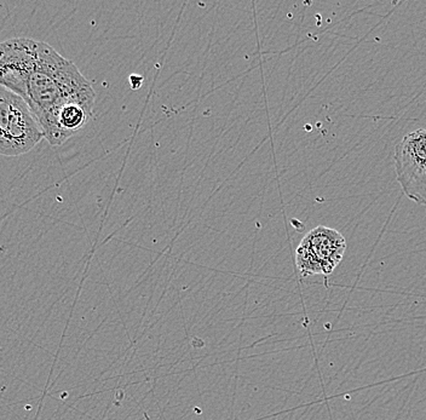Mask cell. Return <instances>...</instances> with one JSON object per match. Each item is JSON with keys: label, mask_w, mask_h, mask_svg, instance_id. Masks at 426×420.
Returning a JSON list of instances; mask_svg holds the SVG:
<instances>
[{"label": "cell", "mask_w": 426, "mask_h": 420, "mask_svg": "<svg viewBox=\"0 0 426 420\" xmlns=\"http://www.w3.org/2000/svg\"><path fill=\"white\" fill-rule=\"evenodd\" d=\"M21 97L28 103L45 139L57 143L56 120L66 105H82L94 110L96 94L77 66L48 44L39 42L38 58L24 84Z\"/></svg>", "instance_id": "6da1fadb"}, {"label": "cell", "mask_w": 426, "mask_h": 420, "mask_svg": "<svg viewBox=\"0 0 426 420\" xmlns=\"http://www.w3.org/2000/svg\"><path fill=\"white\" fill-rule=\"evenodd\" d=\"M39 40L14 38L0 42V86L22 95L38 58Z\"/></svg>", "instance_id": "277c9868"}, {"label": "cell", "mask_w": 426, "mask_h": 420, "mask_svg": "<svg viewBox=\"0 0 426 420\" xmlns=\"http://www.w3.org/2000/svg\"><path fill=\"white\" fill-rule=\"evenodd\" d=\"M43 139V129L28 103L0 86V155H24Z\"/></svg>", "instance_id": "7a4b0ae2"}, {"label": "cell", "mask_w": 426, "mask_h": 420, "mask_svg": "<svg viewBox=\"0 0 426 420\" xmlns=\"http://www.w3.org/2000/svg\"><path fill=\"white\" fill-rule=\"evenodd\" d=\"M395 170L403 194L419 205L426 206V160L395 164Z\"/></svg>", "instance_id": "5b68a950"}, {"label": "cell", "mask_w": 426, "mask_h": 420, "mask_svg": "<svg viewBox=\"0 0 426 420\" xmlns=\"http://www.w3.org/2000/svg\"><path fill=\"white\" fill-rule=\"evenodd\" d=\"M395 164L414 163L426 160V129L405 136L395 147Z\"/></svg>", "instance_id": "8992f818"}, {"label": "cell", "mask_w": 426, "mask_h": 420, "mask_svg": "<svg viewBox=\"0 0 426 420\" xmlns=\"http://www.w3.org/2000/svg\"><path fill=\"white\" fill-rule=\"evenodd\" d=\"M137 80H143L142 78L137 77V76H131L130 77V82H131V85L134 86V89H137L139 87V84H137Z\"/></svg>", "instance_id": "52a82bcc"}, {"label": "cell", "mask_w": 426, "mask_h": 420, "mask_svg": "<svg viewBox=\"0 0 426 420\" xmlns=\"http://www.w3.org/2000/svg\"><path fill=\"white\" fill-rule=\"evenodd\" d=\"M346 241L339 231L323 225L310 230L296 251V262L303 277L330 275L344 257Z\"/></svg>", "instance_id": "3957f363"}]
</instances>
